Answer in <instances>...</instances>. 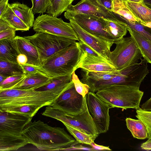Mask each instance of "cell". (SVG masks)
Masks as SVG:
<instances>
[{
    "instance_id": "1",
    "label": "cell",
    "mask_w": 151,
    "mask_h": 151,
    "mask_svg": "<svg viewBox=\"0 0 151 151\" xmlns=\"http://www.w3.org/2000/svg\"><path fill=\"white\" fill-rule=\"evenodd\" d=\"M22 134L28 144L41 150H65L78 144L63 128L51 126L40 120L30 121Z\"/></svg>"
},
{
    "instance_id": "2",
    "label": "cell",
    "mask_w": 151,
    "mask_h": 151,
    "mask_svg": "<svg viewBox=\"0 0 151 151\" xmlns=\"http://www.w3.org/2000/svg\"><path fill=\"white\" fill-rule=\"evenodd\" d=\"M28 115L0 111V150H17L28 144L22 133L32 121Z\"/></svg>"
},
{
    "instance_id": "3",
    "label": "cell",
    "mask_w": 151,
    "mask_h": 151,
    "mask_svg": "<svg viewBox=\"0 0 151 151\" xmlns=\"http://www.w3.org/2000/svg\"><path fill=\"white\" fill-rule=\"evenodd\" d=\"M83 54L76 42L49 57L41 67L43 71L50 77L71 74L77 70Z\"/></svg>"
},
{
    "instance_id": "4",
    "label": "cell",
    "mask_w": 151,
    "mask_h": 151,
    "mask_svg": "<svg viewBox=\"0 0 151 151\" xmlns=\"http://www.w3.org/2000/svg\"><path fill=\"white\" fill-rule=\"evenodd\" d=\"M144 93L139 88L118 84L101 89L96 93L111 108L136 109L140 107Z\"/></svg>"
},
{
    "instance_id": "5",
    "label": "cell",
    "mask_w": 151,
    "mask_h": 151,
    "mask_svg": "<svg viewBox=\"0 0 151 151\" xmlns=\"http://www.w3.org/2000/svg\"><path fill=\"white\" fill-rule=\"evenodd\" d=\"M59 95L35 89H12L0 91V107L32 105L42 108L50 106Z\"/></svg>"
},
{
    "instance_id": "6",
    "label": "cell",
    "mask_w": 151,
    "mask_h": 151,
    "mask_svg": "<svg viewBox=\"0 0 151 151\" xmlns=\"http://www.w3.org/2000/svg\"><path fill=\"white\" fill-rule=\"evenodd\" d=\"M24 37L36 47L40 66L49 57L76 42L73 39L40 32Z\"/></svg>"
},
{
    "instance_id": "7",
    "label": "cell",
    "mask_w": 151,
    "mask_h": 151,
    "mask_svg": "<svg viewBox=\"0 0 151 151\" xmlns=\"http://www.w3.org/2000/svg\"><path fill=\"white\" fill-rule=\"evenodd\" d=\"M114 44L116 47L110 52L109 60L117 70L138 63L142 59L141 52L131 36L114 41Z\"/></svg>"
},
{
    "instance_id": "8",
    "label": "cell",
    "mask_w": 151,
    "mask_h": 151,
    "mask_svg": "<svg viewBox=\"0 0 151 151\" xmlns=\"http://www.w3.org/2000/svg\"><path fill=\"white\" fill-rule=\"evenodd\" d=\"M42 115L71 125L88 134L97 137L99 134L88 109L81 114L73 115L49 105L45 108Z\"/></svg>"
},
{
    "instance_id": "9",
    "label": "cell",
    "mask_w": 151,
    "mask_h": 151,
    "mask_svg": "<svg viewBox=\"0 0 151 151\" xmlns=\"http://www.w3.org/2000/svg\"><path fill=\"white\" fill-rule=\"evenodd\" d=\"M33 29L36 32H44L80 41L70 22H64L61 18L49 14H42L35 20Z\"/></svg>"
},
{
    "instance_id": "10",
    "label": "cell",
    "mask_w": 151,
    "mask_h": 151,
    "mask_svg": "<svg viewBox=\"0 0 151 151\" xmlns=\"http://www.w3.org/2000/svg\"><path fill=\"white\" fill-rule=\"evenodd\" d=\"M86 96L83 97L76 91L72 81L50 106L69 114L77 115L88 109Z\"/></svg>"
},
{
    "instance_id": "11",
    "label": "cell",
    "mask_w": 151,
    "mask_h": 151,
    "mask_svg": "<svg viewBox=\"0 0 151 151\" xmlns=\"http://www.w3.org/2000/svg\"><path fill=\"white\" fill-rule=\"evenodd\" d=\"M87 105L99 134L106 133L110 124L109 109L111 108L95 92L89 91L86 96Z\"/></svg>"
},
{
    "instance_id": "12",
    "label": "cell",
    "mask_w": 151,
    "mask_h": 151,
    "mask_svg": "<svg viewBox=\"0 0 151 151\" xmlns=\"http://www.w3.org/2000/svg\"><path fill=\"white\" fill-rule=\"evenodd\" d=\"M83 29L104 41L111 48L114 41L105 29L106 22L104 17L92 14H80L73 18Z\"/></svg>"
},
{
    "instance_id": "13",
    "label": "cell",
    "mask_w": 151,
    "mask_h": 151,
    "mask_svg": "<svg viewBox=\"0 0 151 151\" xmlns=\"http://www.w3.org/2000/svg\"><path fill=\"white\" fill-rule=\"evenodd\" d=\"M80 14H92L109 19H119L114 13L100 6L96 0H80L76 5H70L65 12L64 16L69 20Z\"/></svg>"
},
{
    "instance_id": "14",
    "label": "cell",
    "mask_w": 151,
    "mask_h": 151,
    "mask_svg": "<svg viewBox=\"0 0 151 151\" xmlns=\"http://www.w3.org/2000/svg\"><path fill=\"white\" fill-rule=\"evenodd\" d=\"M69 21L80 40L84 42L110 62L109 56L111 52V48L108 45L102 40L95 37L83 29L73 18Z\"/></svg>"
},
{
    "instance_id": "15",
    "label": "cell",
    "mask_w": 151,
    "mask_h": 151,
    "mask_svg": "<svg viewBox=\"0 0 151 151\" xmlns=\"http://www.w3.org/2000/svg\"><path fill=\"white\" fill-rule=\"evenodd\" d=\"M82 51L83 54L77 70L80 68L88 71L105 72L117 70L112 64L104 58L93 56Z\"/></svg>"
},
{
    "instance_id": "16",
    "label": "cell",
    "mask_w": 151,
    "mask_h": 151,
    "mask_svg": "<svg viewBox=\"0 0 151 151\" xmlns=\"http://www.w3.org/2000/svg\"><path fill=\"white\" fill-rule=\"evenodd\" d=\"M14 39L19 54H22L27 57V63L40 66L38 52L35 47L29 41L24 37L18 36Z\"/></svg>"
},
{
    "instance_id": "17",
    "label": "cell",
    "mask_w": 151,
    "mask_h": 151,
    "mask_svg": "<svg viewBox=\"0 0 151 151\" xmlns=\"http://www.w3.org/2000/svg\"><path fill=\"white\" fill-rule=\"evenodd\" d=\"M51 77L42 72L26 75L24 78L12 89L23 90L35 89L47 83Z\"/></svg>"
},
{
    "instance_id": "18",
    "label": "cell",
    "mask_w": 151,
    "mask_h": 151,
    "mask_svg": "<svg viewBox=\"0 0 151 151\" xmlns=\"http://www.w3.org/2000/svg\"><path fill=\"white\" fill-rule=\"evenodd\" d=\"M72 74L51 77L47 83L35 90L48 91L59 95L72 81Z\"/></svg>"
},
{
    "instance_id": "19",
    "label": "cell",
    "mask_w": 151,
    "mask_h": 151,
    "mask_svg": "<svg viewBox=\"0 0 151 151\" xmlns=\"http://www.w3.org/2000/svg\"><path fill=\"white\" fill-rule=\"evenodd\" d=\"M112 12L115 13L121 20L130 22H143L135 15L128 5L126 0H113L112 3Z\"/></svg>"
},
{
    "instance_id": "20",
    "label": "cell",
    "mask_w": 151,
    "mask_h": 151,
    "mask_svg": "<svg viewBox=\"0 0 151 151\" xmlns=\"http://www.w3.org/2000/svg\"><path fill=\"white\" fill-rule=\"evenodd\" d=\"M106 22L105 31L114 41L119 40L126 35L127 25L119 19H109L104 18Z\"/></svg>"
},
{
    "instance_id": "21",
    "label": "cell",
    "mask_w": 151,
    "mask_h": 151,
    "mask_svg": "<svg viewBox=\"0 0 151 151\" xmlns=\"http://www.w3.org/2000/svg\"><path fill=\"white\" fill-rule=\"evenodd\" d=\"M8 5L16 15L30 28L35 21L34 13L31 8L23 3L15 2Z\"/></svg>"
},
{
    "instance_id": "22",
    "label": "cell",
    "mask_w": 151,
    "mask_h": 151,
    "mask_svg": "<svg viewBox=\"0 0 151 151\" xmlns=\"http://www.w3.org/2000/svg\"><path fill=\"white\" fill-rule=\"evenodd\" d=\"M19 54L14 39L0 40V60L17 63Z\"/></svg>"
},
{
    "instance_id": "23",
    "label": "cell",
    "mask_w": 151,
    "mask_h": 151,
    "mask_svg": "<svg viewBox=\"0 0 151 151\" xmlns=\"http://www.w3.org/2000/svg\"><path fill=\"white\" fill-rule=\"evenodd\" d=\"M127 29L140 50L142 57L147 63L151 64V42L128 26Z\"/></svg>"
},
{
    "instance_id": "24",
    "label": "cell",
    "mask_w": 151,
    "mask_h": 151,
    "mask_svg": "<svg viewBox=\"0 0 151 151\" xmlns=\"http://www.w3.org/2000/svg\"><path fill=\"white\" fill-rule=\"evenodd\" d=\"M82 82L89 85L90 84L111 79L119 75V71L105 72L88 71L82 70Z\"/></svg>"
},
{
    "instance_id": "25",
    "label": "cell",
    "mask_w": 151,
    "mask_h": 151,
    "mask_svg": "<svg viewBox=\"0 0 151 151\" xmlns=\"http://www.w3.org/2000/svg\"><path fill=\"white\" fill-rule=\"evenodd\" d=\"M125 121L127 128L134 138L140 139L147 138V129L140 120L127 118Z\"/></svg>"
},
{
    "instance_id": "26",
    "label": "cell",
    "mask_w": 151,
    "mask_h": 151,
    "mask_svg": "<svg viewBox=\"0 0 151 151\" xmlns=\"http://www.w3.org/2000/svg\"><path fill=\"white\" fill-rule=\"evenodd\" d=\"M0 18L6 21L16 31H25L30 28L16 15L8 4L6 9L0 16Z\"/></svg>"
},
{
    "instance_id": "27",
    "label": "cell",
    "mask_w": 151,
    "mask_h": 151,
    "mask_svg": "<svg viewBox=\"0 0 151 151\" xmlns=\"http://www.w3.org/2000/svg\"><path fill=\"white\" fill-rule=\"evenodd\" d=\"M126 1L136 16L143 22H151V8L146 5L143 0L137 2Z\"/></svg>"
},
{
    "instance_id": "28",
    "label": "cell",
    "mask_w": 151,
    "mask_h": 151,
    "mask_svg": "<svg viewBox=\"0 0 151 151\" xmlns=\"http://www.w3.org/2000/svg\"><path fill=\"white\" fill-rule=\"evenodd\" d=\"M24 74L21 65L18 63L0 60V75L8 78Z\"/></svg>"
},
{
    "instance_id": "29",
    "label": "cell",
    "mask_w": 151,
    "mask_h": 151,
    "mask_svg": "<svg viewBox=\"0 0 151 151\" xmlns=\"http://www.w3.org/2000/svg\"><path fill=\"white\" fill-rule=\"evenodd\" d=\"M41 108L36 106L23 105L0 107V111L25 114L32 118Z\"/></svg>"
},
{
    "instance_id": "30",
    "label": "cell",
    "mask_w": 151,
    "mask_h": 151,
    "mask_svg": "<svg viewBox=\"0 0 151 151\" xmlns=\"http://www.w3.org/2000/svg\"><path fill=\"white\" fill-rule=\"evenodd\" d=\"M63 124L78 143L90 145L97 137L96 136L86 134L71 125L66 124Z\"/></svg>"
},
{
    "instance_id": "31",
    "label": "cell",
    "mask_w": 151,
    "mask_h": 151,
    "mask_svg": "<svg viewBox=\"0 0 151 151\" xmlns=\"http://www.w3.org/2000/svg\"><path fill=\"white\" fill-rule=\"evenodd\" d=\"M75 0H53L46 13L57 17L66 11L69 6Z\"/></svg>"
},
{
    "instance_id": "32",
    "label": "cell",
    "mask_w": 151,
    "mask_h": 151,
    "mask_svg": "<svg viewBox=\"0 0 151 151\" xmlns=\"http://www.w3.org/2000/svg\"><path fill=\"white\" fill-rule=\"evenodd\" d=\"M136 117L145 125L147 132L148 139H151V110H145L139 107L136 109Z\"/></svg>"
},
{
    "instance_id": "33",
    "label": "cell",
    "mask_w": 151,
    "mask_h": 151,
    "mask_svg": "<svg viewBox=\"0 0 151 151\" xmlns=\"http://www.w3.org/2000/svg\"><path fill=\"white\" fill-rule=\"evenodd\" d=\"M26 77L24 74L15 75L7 78L0 83V91L12 89Z\"/></svg>"
},
{
    "instance_id": "34",
    "label": "cell",
    "mask_w": 151,
    "mask_h": 151,
    "mask_svg": "<svg viewBox=\"0 0 151 151\" xmlns=\"http://www.w3.org/2000/svg\"><path fill=\"white\" fill-rule=\"evenodd\" d=\"M131 29L139 33L151 42V29L145 27L139 23L123 20Z\"/></svg>"
},
{
    "instance_id": "35",
    "label": "cell",
    "mask_w": 151,
    "mask_h": 151,
    "mask_svg": "<svg viewBox=\"0 0 151 151\" xmlns=\"http://www.w3.org/2000/svg\"><path fill=\"white\" fill-rule=\"evenodd\" d=\"M32 4V10L34 13L43 14L45 12L50 5V0H31Z\"/></svg>"
},
{
    "instance_id": "36",
    "label": "cell",
    "mask_w": 151,
    "mask_h": 151,
    "mask_svg": "<svg viewBox=\"0 0 151 151\" xmlns=\"http://www.w3.org/2000/svg\"><path fill=\"white\" fill-rule=\"evenodd\" d=\"M72 80L76 91L83 97H85L89 92L88 86L80 81L75 71L72 73Z\"/></svg>"
},
{
    "instance_id": "37",
    "label": "cell",
    "mask_w": 151,
    "mask_h": 151,
    "mask_svg": "<svg viewBox=\"0 0 151 151\" xmlns=\"http://www.w3.org/2000/svg\"><path fill=\"white\" fill-rule=\"evenodd\" d=\"M23 68L24 73L26 76L36 73L38 72H42V71L41 66H37L27 63L21 65Z\"/></svg>"
},
{
    "instance_id": "38",
    "label": "cell",
    "mask_w": 151,
    "mask_h": 151,
    "mask_svg": "<svg viewBox=\"0 0 151 151\" xmlns=\"http://www.w3.org/2000/svg\"><path fill=\"white\" fill-rule=\"evenodd\" d=\"M16 30L13 28L0 32V40H12L16 37Z\"/></svg>"
},
{
    "instance_id": "39",
    "label": "cell",
    "mask_w": 151,
    "mask_h": 151,
    "mask_svg": "<svg viewBox=\"0 0 151 151\" xmlns=\"http://www.w3.org/2000/svg\"><path fill=\"white\" fill-rule=\"evenodd\" d=\"M78 43L81 49L85 52L93 56L104 58L101 56L83 42L80 40L79 42H78Z\"/></svg>"
},
{
    "instance_id": "40",
    "label": "cell",
    "mask_w": 151,
    "mask_h": 151,
    "mask_svg": "<svg viewBox=\"0 0 151 151\" xmlns=\"http://www.w3.org/2000/svg\"><path fill=\"white\" fill-rule=\"evenodd\" d=\"M98 4L109 12H112V3L113 0H96Z\"/></svg>"
},
{
    "instance_id": "41",
    "label": "cell",
    "mask_w": 151,
    "mask_h": 151,
    "mask_svg": "<svg viewBox=\"0 0 151 151\" xmlns=\"http://www.w3.org/2000/svg\"><path fill=\"white\" fill-rule=\"evenodd\" d=\"M13 28L5 20L0 18V32Z\"/></svg>"
},
{
    "instance_id": "42",
    "label": "cell",
    "mask_w": 151,
    "mask_h": 151,
    "mask_svg": "<svg viewBox=\"0 0 151 151\" xmlns=\"http://www.w3.org/2000/svg\"><path fill=\"white\" fill-rule=\"evenodd\" d=\"M91 146L94 150H111L109 147H106L98 145L94 142L91 143Z\"/></svg>"
},
{
    "instance_id": "43",
    "label": "cell",
    "mask_w": 151,
    "mask_h": 151,
    "mask_svg": "<svg viewBox=\"0 0 151 151\" xmlns=\"http://www.w3.org/2000/svg\"><path fill=\"white\" fill-rule=\"evenodd\" d=\"M28 59L27 56L22 54H20L17 58V62L21 65H24L27 62Z\"/></svg>"
},
{
    "instance_id": "44",
    "label": "cell",
    "mask_w": 151,
    "mask_h": 151,
    "mask_svg": "<svg viewBox=\"0 0 151 151\" xmlns=\"http://www.w3.org/2000/svg\"><path fill=\"white\" fill-rule=\"evenodd\" d=\"M9 0H3L0 1V16L6 9L8 4Z\"/></svg>"
},
{
    "instance_id": "45",
    "label": "cell",
    "mask_w": 151,
    "mask_h": 151,
    "mask_svg": "<svg viewBox=\"0 0 151 151\" xmlns=\"http://www.w3.org/2000/svg\"><path fill=\"white\" fill-rule=\"evenodd\" d=\"M141 106V108L144 110H151V97Z\"/></svg>"
},
{
    "instance_id": "46",
    "label": "cell",
    "mask_w": 151,
    "mask_h": 151,
    "mask_svg": "<svg viewBox=\"0 0 151 151\" xmlns=\"http://www.w3.org/2000/svg\"><path fill=\"white\" fill-rule=\"evenodd\" d=\"M143 1L146 5L149 4L150 6H151V0H143Z\"/></svg>"
},
{
    "instance_id": "47",
    "label": "cell",
    "mask_w": 151,
    "mask_h": 151,
    "mask_svg": "<svg viewBox=\"0 0 151 151\" xmlns=\"http://www.w3.org/2000/svg\"><path fill=\"white\" fill-rule=\"evenodd\" d=\"M7 78L5 77L3 75H0V83L3 81L5 79H6Z\"/></svg>"
},
{
    "instance_id": "48",
    "label": "cell",
    "mask_w": 151,
    "mask_h": 151,
    "mask_svg": "<svg viewBox=\"0 0 151 151\" xmlns=\"http://www.w3.org/2000/svg\"><path fill=\"white\" fill-rule=\"evenodd\" d=\"M129 0L130 1H132V2H140L142 0Z\"/></svg>"
},
{
    "instance_id": "49",
    "label": "cell",
    "mask_w": 151,
    "mask_h": 151,
    "mask_svg": "<svg viewBox=\"0 0 151 151\" xmlns=\"http://www.w3.org/2000/svg\"><path fill=\"white\" fill-rule=\"evenodd\" d=\"M50 1L51 2V3L52 2V1H53V0H50Z\"/></svg>"
},
{
    "instance_id": "50",
    "label": "cell",
    "mask_w": 151,
    "mask_h": 151,
    "mask_svg": "<svg viewBox=\"0 0 151 151\" xmlns=\"http://www.w3.org/2000/svg\"><path fill=\"white\" fill-rule=\"evenodd\" d=\"M2 0H0V1H2Z\"/></svg>"
}]
</instances>
